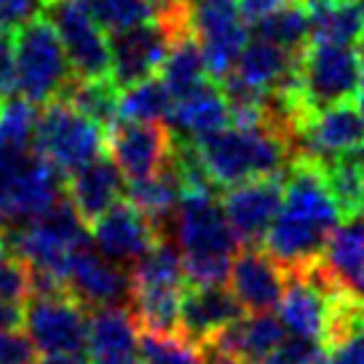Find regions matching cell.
<instances>
[{"instance_id":"6da1fadb","label":"cell","mask_w":364,"mask_h":364,"mask_svg":"<svg viewBox=\"0 0 364 364\" xmlns=\"http://www.w3.org/2000/svg\"><path fill=\"white\" fill-rule=\"evenodd\" d=\"M341 223L343 215L327 188L321 164L300 156L287 169L284 206L262 244L287 276H297L321 260L332 230Z\"/></svg>"},{"instance_id":"7a4b0ae2","label":"cell","mask_w":364,"mask_h":364,"mask_svg":"<svg viewBox=\"0 0 364 364\" xmlns=\"http://www.w3.org/2000/svg\"><path fill=\"white\" fill-rule=\"evenodd\" d=\"M196 150L217 188L287 174L297 159L292 136L271 121L257 126H225L215 134L198 136Z\"/></svg>"},{"instance_id":"3957f363","label":"cell","mask_w":364,"mask_h":364,"mask_svg":"<svg viewBox=\"0 0 364 364\" xmlns=\"http://www.w3.org/2000/svg\"><path fill=\"white\" fill-rule=\"evenodd\" d=\"M129 282L139 330L150 335H180V311L188 279L182 255L174 250V244L166 239L156 241L134 262Z\"/></svg>"},{"instance_id":"277c9868","label":"cell","mask_w":364,"mask_h":364,"mask_svg":"<svg viewBox=\"0 0 364 364\" xmlns=\"http://www.w3.org/2000/svg\"><path fill=\"white\" fill-rule=\"evenodd\" d=\"M362 70L364 59L359 46L308 43L297 59V124L311 113L356 100Z\"/></svg>"},{"instance_id":"5b68a950","label":"cell","mask_w":364,"mask_h":364,"mask_svg":"<svg viewBox=\"0 0 364 364\" xmlns=\"http://www.w3.org/2000/svg\"><path fill=\"white\" fill-rule=\"evenodd\" d=\"M62 201V174L33 150L0 145V223L24 225Z\"/></svg>"},{"instance_id":"8992f818","label":"cell","mask_w":364,"mask_h":364,"mask_svg":"<svg viewBox=\"0 0 364 364\" xmlns=\"http://www.w3.org/2000/svg\"><path fill=\"white\" fill-rule=\"evenodd\" d=\"M16 43V91L35 105H48L62 97L75 78L65 43L46 14L22 24L14 33Z\"/></svg>"},{"instance_id":"52a82bcc","label":"cell","mask_w":364,"mask_h":364,"mask_svg":"<svg viewBox=\"0 0 364 364\" xmlns=\"http://www.w3.org/2000/svg\"><path fill=\"white\" fill-rule=\"evenodd\" d=\"M3 239L9 255L24 260L30 268L57 273L65 279L73 255L89 244V233L73 204L62 198L41 220L3 228Z\"/></svg>"},{"instance_id":"ba28073f","label":"cell","mask_w":364,"mask_h":364,"mask_svg":"<svg viewBox=\"0 0 364 364\" xmlns=\"http://www.w3.org/2000/svg\"><path fill=\"white\" fill-rule=\"evenodd\" d=\"M35 153H41L59 174H73L105 156L107 129L75 110L65 100L43 105L35 129Z\"/></svg>"},{"instance_id":"9c48e42d","label":"cell","mask_w":364,"mask_h":364,"mask_svg":"<svg viewBox=\"0 0 364 364\" xmlns=\"http://www.w3.org/2000/svg\"><path fill=\"white\" fill-rule=\"evenodd\" d=\"M174 236L182 257L236 260L241 244L215 193H182L174 212Z\"/></svg>"},{"instance_id":"30bf717a","label":"cell","mask_w":364,"mask_h":364,"mask_svg":"<svg viewBox=\"0 0 364 364\" xmlns=\"http://www.w3.org/2000/svg\"><path fill=\"white\" fill-rule=\"evenodd\" d=\"M46 16L57 27L75 78H110V38L86 0H46Z\"/></svg>"},{"instance_id":"8fae6325","label":"cell","mask_w":364,"mask_h":364,"mask_svg":"<svg viewBox=\"0 0 364 364\" xmlns=\"http://www.w3.org/2000/svg\"><path fill=\"white\" fill-rule=\"evenodd\" d=\"M191 27L204 51L209 75L225 78L236 68L244 46L250 43V30L239 9V0H191Z\"/></svg>"},{"instance_id":"7c38bea8","label":"cell","mask_w":364,"mask_h":364,"mask_svg":"<svg viewBox=\"0 0 364 364\" xmlns=\"http://www.w3.org/2000/svg\"><path fill=\"white\" fill-rule=\"evenodd\" d=\"M107 153L129 182L145 180L169 166L174 132L164 121H115L107 129Z\"/></svg>"},{"instance_id":"4fadbf2b","label":"cell","mask_w":364,"mask_h":364,"mask_svg":"<svg viewBox=\"0 0 364 364\" xmlns=\"http://www.w3.org/2000/svg\"><path fill=\"white\" fill-rule=\"evenodd\" d=\"M295 156L314 161H332L359 153L364 148V115L351 102L332 105L327 110L306 115L292 129Z\"/></svg>"},{"instance_id":"5bb4252c","label":"cell","mask_w":364,"mask_h":364,"mask_svg":"<svg viewBox=\"0 0 364 364\" xmlns=\"http://www.w3.org/2000/svg\"><path fill=\"white\" fill-rule=\"evenodd\" d=\"M107 38H110V80L121 91L139 80L156 78L174 43V35L153 19L132 24L118 33H107Z\"/></svg>"},{"instance_id":"9a60e30c","label":"cell","mask_w":364,"mask_h":364,"mask_svg":"<svg viewBox=\"0 0 364 364\" xmlns=\"http://www.w3.org/2000/svg\"><path fill=\"white\" fill-rule=\"evenodd\" d=\"M24 327L41 353H80L89 338V314L73 295L30 297Z\"/></svg>"},{"instance_id":"2e32d148","label":"cell","mask_w":364,"mask_h":364,"mask_svg":"<svg viewBox=\"0 0 364 364\" xmlns=\"http://www.w3.org/2000/svg\"><path fill=\"white\" fill-rule=\"evenodd\" d=\"M284 177L287 174L257 177L225 191L223 209L244 247H255L257 241H265L273 220L284 206Z\"/></svg>"},{"instance_id":"e0dca14e","label":"cell","mask_w":364,"mask_h":364,"mask_svg":"<svg viewBox=\"0 0 364 364\" xmlns=\"http://www.w3.org/2000/svg\"><path fill=\"white\" fill-rule=\"evenodd\" d=\"M159 230L129 198L110 206L97 223H91V241L110 262H136L159 241Z\"/></svg>"},{"instance_id":"ac0fdd59","label":"cell","mask_w":364,"mask_h":364,"mask_svg":"<svg viewBox=\"0 0 364 364\" xmlns=\"http://www.w3.org/2000/svg\"><path fill=\"white\" fill-rule=\"evenodd\" d=\"M228 287L244 311L268 314L282 303L287 289V271L265 250L244 247L233 260Z\"/></svg>"},{"instance_id":"d6986e66","label":"cell","mask_w":364,"mask_h":364,"mask_svg":"<svg viewBox=\"0 0 364 364\" xmlns=\"http://www.w3.org/2000/svg\"><path fill=\"white\" fill-rule=\"evenodd\" d=\"M65 284L70 295L91 311L105 306H121L124 297H132L129 276L107 257H100L89 244L73 255Z\"/></svg>"},{"instance_id":"ffe728a7","label":"cell","mask_w":364,"mask_h":364,"mask_svg":"<svg viewBox=\"0 0 364 364\" xmlns=\"http://www.w3.org/2000/svg\"><path fill=\"white\" fill-rule=\"evenodd\" d=\"M142 330L124 306L94 308L89 314L86 356L91 364H139Z\"/></svg>"},{"instance_id":"44dd1931","label":"cell","mask_w":364,"mask_h":364,"mask_svg":"<svg viewBox=\"0 0 364 364\" xmlns=\"http://www.w3.org/2000/svg\"><path fill=\"white\" fill-rule=\"evenodd\" d=\"M241 316H244V306L230 292V287L188 284L180 311V335L196 346H206Z\"/></svg>"},{"instance_id":"7402d4cb","label":"cell","mask_w":364,"mask_h":364,"mask_svg":"<svg viewBox=\"0 0 364 364\" xmlns=\"http://www.w3.org/2000/svg\"><path fill=\"white\" fill-rule=\"evenodd\" d=\"M321 273L343 295L364 306V217H348L332 230L324 255L318 260Z\"/></svg>"},{"instance_id":"603a6c76","label":"cell","mask_w":364,"mask_h":364,"mask_svg":"<svg viewBox=\"0 0 364 364\" xmlns=\"http://www.w3.org/2000/svg\"><path fill=\"white\" fill-rule=\"evenodd\" d=\"M124 180L126 177L115 166V161L100 156L97 161H91L83 169L73 171L68 177V185H65L68 201L78 212L80 220L91 228V223H97L110 206H115L124 198Z\"/></svg>"},{"instance_id":"cb8c5ba5","label":"cell","mask_w":364,"mask_h":364,"mask_svg":"<svg viewBox=\"0 0 364 364\" xmlns=\"http://www.w3.org/2000/svg\"><path fill=\"white\" fill-rule=\"evenodd\" d=\"M230 124H233L230 105H228L223 89L212 80L177 97L169 113V129L177 136H185V139L215 134V132Z\"/></svg>"},{"instance_id":"d4e9b609","label":"cell","mask_w":364,"mask_h":364,"mask_svg":"<svg viewBox=\"0 0 364 364\" xmlns=\"http://www.w3.org/2000/svg\"><path fill=\"white\" fill-rule=\"evenodd\" d=\"M287 341V327L282 324V318L268 314H252V316H241L239 321H233L230 327L220 332L217 338L206 343L215 346L220 351L236 356L239 362H252L268 353L279 351V346Z\"/></svg>"},{"instance_id":"484cf974","label":"cell","mask_w":364,"mask_h":364,"mask_svg":"<svg viewBox=\"0 0 364 364\" xmlns=\"http://www.w3.org/2000/svg\"><path fill=\"white\" fill-rule=\"evenodd\" d=\"M311 19L308 43L362 46L364 9L356 0H306Z\"/></svg>"},{"instance_id":"4316f807","label":"cell","mask_w":364,"mask_h":364,"mask_svg":"<svg viewBox=\"0 0 364 364\" xmlns=\"http://www.w3.org/2000/svg\"><path fill=\"white\" fill-rule=\"evenodd\" d=\"M297 59H300V54H292V51H287V48L271 43L265 38H255L244 46L239 62L230 73L252 89L271 94L297 68Z\"/></svg>"},{"instance_id":"83f0119b","label":"cell","mask_w":364,"mask_h":364,"mask_svg":"<svg viewBox=\"0 0 364 364\" xmlns=\"http://www.w3.org/2000/svg\"><path fill=\"white\" fill-rule=\"evenodd\" d=\"M182 193H185V188H182L180 171L174 166V161H169V166L161 169L159 174L126 185V198L153 223L159 236L164 233V228L169 225V220H174Z\"/></svg>"},{"instance_id":"f1b7e54d","label":"cell","mask_w":364,"mask_h":364,"mask_svg":"<svg viewBox=\"0 0 364 364\" xmlns=\"http://www.w3.org/2000/svg\"><path fill=\"white\" fill-rule=\"evenodd\" d=\"M159 78L164 80V86L171 91L174 100L212 80L209 68H206L204 51H201V46H198L193 33H185L180 38H174Z\"/></svg>"},{"instance_id":"f546056e","label":"cell","mask_w":364,"mask_h":364,"mask_svg":"<svg viewBox=\"0 0 364 364\" xmlns=\"http://www.w3.org/2000/svg\"><path fill=\"white\" fill-rule=\"evenodd\" d=\"M255 35L282 46L292 54H303L311 41V19H308L306 0H295V3H287L282 9L265 14L262 19L255 22Z\"/></svg>"},{"instance_id":"4dcf8cb0","label":"cell","mask_w":364,"mask_h":364,"mask_svg":"<svg viewBox=\"0 0 364 364\" xmlns=\"http://www.w3.org/2000/svg\"><path fill=\"white\" fill-rule=\"evenodd\" d=\"M118 94L121 89L110 78H73L59 100L70 102L91 121L110 129L118 121Z\"/></svg>"},{"instance_id":"1f68e13d","label":"cell","mask_w":364,"mask_h":364,"mask_svg":"<svg viewBox=\"0 0 364 364\" xmlns=\"http://www.w3.org/2000/svg\"><path fill=\"white\" fill-rule=\"evenodd\" d=\"M321 171L330 188L335 204L341 209L343 220L362 215L364 201V161L359 153H348L341 159L321 161Z\"/></svg>"},{"instance_id":"d6a6232c","label":"cell","mask_w":364,"mask_h":364,"mask_svg":"<svg viewBox=\"0 0 364 364\" xmlns=\"http://www.w3.org/2000/svg\"><path fill=\"white\" fill-rule=\"evenodd\" d=\"M171 105L174 97L159 75L139 80L118 94V121H164L169 118Z\"/></svg>"},{"instance_id":"836d02e7","label":"cell","mask_w":364,"mask_h":364,"mask_svg":"<svg viewBox=\"0 0 364 364\" xmlns=\"http://www.w3.org/2000/svg\"><path fill=\"white\" fill-rule=\"evenodd\" d=\"M41 107L22 94H11L0 102V145L14 150H33Z\"/></svg>"},{"instance_id":"e575fe53","label":"cell","mask_w":364,"mask_h":364,"mask_svg":"<svg viewBox=\"0 0 364 364\" xmlns=\"http://www.w3.org/2000/svg\"><path fill=\"white\" fill-rule=\"evenodd\" d=\"M86 6L105 33H118L150 19L148 0H86Z\"/></svg>"},{"instance_id":"d590c367","label":"cell","mask_w":364,"mask_h":364,"mask_svg":"<svg viewBox=\"0 0 364 364\" xmlns=\"http://www.w3.org/2000/svg\"><path fill=\"white\" fill-rule=\"evenodd\" d=\"M0 297L19 303L30 297V265L9 252L0 255Z\"/></svg>"},{"instance_id":"8d00e7d4","label":"cell","mask_w":364,"mask_h":364,"mask_svg":"<svg viewBox=\"0 0 364 364\" xmlns=\"http://www.w3.org/2000/svg\"><path fill=\"white\" fill-rule=\"evenodd\" d=\"M330 353L338 359V364H364V311L353 318L351 327L343 332Z\"/></svg>"},{"instance_id":"74e56055","label":"cell","mask_w":364,"mask_h":364,"mask_svg":"<svg viewBox=\"0 0 364 364\" xmlns=\"http://www.w3.org/2000/svg\"><path fill=\"white\" fill-rule=\"evenodd\" d=\"M35 346L22 330H0V364H33Z\"/></svg>"},{"instance_id":"f35d334b","label":"cell","mask_w":364,"mask_h":364,"mask_svg":"<svg viewBox=\"0 0 364 364\" xmlns=\"http://www.w3.org/2000/svg\"><path fill=\"white\" fill-rule=\"evenodd\" d=\"M46 0H0V30L16 33L22 24L43 11Z\"/></svg>"},{"instance_id":"ab89813d","label":"cell","mask_w":364,"mask_h":364,"mask_svg":"<svg viewBox=\"0 0 364 364\" xmlns=\"http://www.w3.org/2000/svg\"><path fill=\"white\" fill-rule=\"evenodd\" d=\"M16 91V43L11 30H0V102Z\"/></svg>"},{"instance_id":"60d3db41","label":"cell","mask_w":364,"mask_h":364,"mask_svg":"<svg viewBox=\"0 0 364 364\" xmlns=\"http://www.w3.org/2000/svg\"><path fill=\"white\" fill-rule=\"evenodd\" d=\"M287 3H295V0H239V9L244 14V19H250L252 24L262 19L265 14L276 11V9H282Z\"/></svg>"},{"instance_id":"b9f144b4","label":"cell","mask_w":364,"mask_h":364,"mask_svg":"<svg viewBox=\"0 0 364 364\" xmlns=\"http://www.w3.org/2000/svg\"><path fill=\"white\" fill-rule=\"evenodd\" d=\"M24 327V308L19 300L0 297V330H22Z\"/></svg>"},{"instance_id":"7bdbcfd3","label":"cell","mask_w":364,"mask_h":364,"mask_svg":"<svg viewBox=\"0 0 364 364\" xmlns=\"http://www.w3.org/2000/svg\"><path fill=\"white\" fill-rule=\"evenodd\" d=\"M35 364H91L86 353H43Z\"/></svg>"},{"instance_id":"ee69618b","label":"cell","mask_w":364,"mask_h":364,"mask_svg":"<svg viewBox=\"0 0 364 364\" xmlns=\"http://www.w3.org/2000/svg\"><path fill=\"white\" fill-rule=\"evenodd\" d=\"M244 364H289V362L284 359L282 351H273L268 356H260V359H252V362H244Z\"/></svg>"},{"instance_id":"f6af8a7d","label":"cell","mask_w":364,"mask_h":364,"mask_svg":"<svg viewBox=\"0 0 364 364\" xmlns=\"http://www.w3.org/2000/svg\"><path fill=\"white\" fill-rule=\"evenodd\" d=\"M306 364H338V359H335V356H332L327 348H321V351L314 353V356H311Z\"/></svg>"},{"instance_id":"bcb514c9","label":"cell","mask_w":364,"mask_h":364,"mask_svg":"<svg viewBox=\"0 0 364 364\" xmlns=\"http://www.w3.org/2000/svg\"><path fill=\"white\" fill-rule=\"evenodd\" d=\"M356 107H359V113L364 115V70H362V83H359V91H356Z\"/></svg>"},{"instance_id":"7dc6e473","label":"cell","mask_w":364,"mask_h":364,"mask_svg":"<svg viewBox=\"0 0 364 364\" xmlns=\"http://www.w3.org/2000/svg\"><path fill=\"white\" fill-rule=\"evenodd\" d=\"M6 252V239H3V228H0V255Z\"/></svg>"},{"instance_id":"c3c4849f","label":"cell","mask_w":364,"mask_h":364,"mask_svg":"<svg viewBox=\"0 0 364 364\" xmlns=\"http://www.w3.org/2000/svg\"><path fill=\"white\" fill-rule=\"evenodd\" d=\"M359 159H362V161H364V148H362V150H359Z\"/></svg>"},{"instance_id":"681fc988","label":"cell","mask_w":364,"mask_h":364,"mask_svg":"<svg viewBox=\"0 0 364 364\" xmlns=\"http://www.w3.org/2000/svg\"><path fill=\"white\" fill-rule=\"evenodd\" d=\"M356 3H359V6H362V9H364V0H356Z\"/></svg>"},{"instance_id":"f907efd6","label":"cell","mask_w":364,"mask_h":364,"mask_svg":"<svg viewBox=\"0 0 364 364\" xmlns=\"http://www.w3.org/2000/svg\"><path fill=\"white\" fill-rule=\"evenodd\" d=\"M362 217H364V201H362Z\"/></svg>"}]
</instances>
